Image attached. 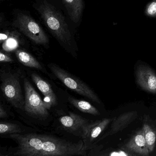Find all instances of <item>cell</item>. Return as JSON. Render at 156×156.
Instances as JSON below:
<instances>
[{
  "label": "cell",
  "instance_id": "1",
  "mask_svg": "<svg viewBox=\"0 0 156 156\" xmlns=\"http://www.w3.org/2000/svg\"><path fill=\"white\" fill-rule=\"evenodd\" d=\"M18 146L9 155L15 156H86L83 139L71 142L45 134H10Z\"/></svg>",
  "mask_w": 156,
  "mask_h": 156
},
{
  "label": "cell",
  "instance_id": "2",
  "mask_svg": "<svg viewBox=\"0 0 156 156\" xmlns=\"http://www.w3.org/2000/svg\"><path fill=\"white\" fill-rule=\"evenodd\" d=\"M19 72L1 69V89L6 100L15 108L24 110L25 99L23 95Z\"/></svg>",
  "mask_w": 156,
  "mask_h": 156
},
{
  "label": "cell",
  "instance_id": "3",
  "mask_svg": "<svg viewBox=\"0 0 156 156\" xmlns=\"http://www.w3.org/2000/svg\"><path fill=\"white\" fill-rule=\"evenodd\" d=\"M46 26L52 33L64 44H69L71 35L68 26L62 14L46 2L38 9Z\"/></svg>",
  "mask_w": 156,
  "mask_h": 156
},
{
  "label": "cell",
  "instance_id": "4",
  "mask_svg": "<svg viewBox=\"0 0 156 156\" xmlns=\"http://www.w3.org/2000/svg\"><path fill=\"white\" fill-rule=\"evenodd\" d=\"M48 67L54 75L66 87L80 95L85 97L96 103L101 104V101L95 93L84 82L55 64H49Z\"/></svg>",
  "mask_w": 156,
  "mask_h": 156
},
{
  "label": "cell",
  "instance_id": "5",
  "mask_svg": "<svg viewBox=\"0 0 156 156\" xmlns=\"http://www.w3.org/2000/svg\"><path fill=\"white\" fill-rule=\"evenodd\" d=\"M24 89V111L31 116L39 119H45L49 116L48 109L38 93L26 78L23 79Z\"/></svg>",
  "mask_w": 156,
  "mask_h": 156
},
{
  "label": "cell",
  "instance_id": "6",
  "mask_svg": "<svg viewBox=\"0 0 156 156\" xmlns=\"http://www.w3.org/2000/svg\"><path fill=\"white\" fill-rule=\"evenodd\" d=\"M14 23L20 31L35 43L45 44L49 42V39L41 27L30 16L19 14Z\"/></svg>",
  "mask_w": 156,
  "mask_h": 156
},
{
  "label": "cell",
  "instance_id": "7",
  "mask_svg": "<svg viewBox=\"0 0 156 156\" xmlns=\"http://www.w3.org/2000/svg\"><path fill=\"white\" fill-rule=\"evenodd\" d=\"M59 121L64 129L76 136L84 138L91 123L80 115L71 112L69 115L61 117Z\"/></svg>",
  "mask_w": 156,
  "mask_h": 156
},
{
  "label": "cell",
  "instance_id": "8",
  "mask_svg": "<svg viewBox=\"0 0 156 156\" xmlns=\"http://www.w3.org/2000/svg\"><path fill=\"white\" fill-rule=\"evenodd\" d=\"M138 85L144 91L156 94V74L154 71L145 66H140L136 71Z\"/></svg>",
  "mask_w": 156,
  "mask_h": 156
},
{
  "label": "cell",
  "instance_id": "9",
  "mask_svg": "<svg viewBox=\"0 0 156 156\" xmlns=\"http://www.w3.org/2000/svg\"><path fill=\"white\" fill-rule=\"evenodd\" d=\"M32 79L44 96V103L47 109L56 104V96L51 85L35 73H32Z\"/></svg>",
  "mask_w": 156,
  "mask_h": 156
},
{
  "label": "cell",
  "instance_id": "10",
  "mask_svg": "<svg viewBox=\"0 0 156 156\" xmlns=\"http://www.w3.org/2000/svg\"><path fill=\"white\" fill-rule=\"evenodd\" d=\"M113 119L105 118L92 123L89 126L87 134L83 139L84 149L86 151L92 148V143L101 134Z\"/></svg>",
  "mask_w": 156,
  "mask_h": 156
},
{
  "label": "cell",
  "instance_id": "11",
  "mask_svg": "<svg viewBox=\"0 0 156 156\" xmlns=\"http://www.w3.org/2000/svg\"><path fill=\"white\" fill-rule=\"evenodd\" d=\"M129 151L139 155L148 156L149 151L144 136V130L142 129L137 132L126 145Z\"/></svg>",
  "mask_w": 156,
  "mask_h": 156
},
{
  "label": "cell",
  "instance_id": "12",
  "mask_svg": "<svg viewBox=\"0 0 156 156\" xmlns=\"http://www.w3.org/2000/svg\"><path fill=\"white\" fill-rule=\"evenodd\" d=\"M137 115L136 111H130L119 116L113 119L109 134L114 135L123 130L136 118Z\"/></svg>",
  "mask_w": 156,
  "mask_h": 156
},
{
  "label": "cell",
  "instance_id": "13",
  "mask_svg": "<svg viewBox=\"0 0 156 156\" xmlns=\"http://www.w3.org/2000/svg\"><path fill=\"white\" fill-rule=\"evenodd\" d=\"M70 18L75 23L80 20L83 9V0H63Z\"/></svg>",
  "mask_w": 156,
  "mask_h": 156
},
{
  "label": "cell",
  "instance_id": "14",
  "mask_svg": "<svg viewBox=\"0 0 156 156\" xmlns=\"http://www.w3.org/2000/svg\"><path fill=\"white\" fill-rule=\"evenodd\" d=\"M16 55L19 62L25 66L35 68L44 72L41 64L27 52L23 50H18L16 51Z\"/></svg>",
  "mask_w": 156,
  "mask_h": 156
},
{
  "label": "cell",
  "instance_id": "15",
  "mask_svg": "<svg viewBox=\"0 0 156 156\" xmlns=\"http://www.w3.org/2000/svg\"><path fill=\"white\" fill-rule=\"evenodd\" d=\"M68 99L71 105L83 113H87L94 115H100L99 111L87 101L77 99L72 97H69Z\"/></svg>",
  "mask_w": 156,
  "mask_h": 156
},
{
  "label": "cell",
  "instance_id": "16",
  "mask_svg": "<svg viewBox=\"0 0 156 156\" xmlns=\"http://www.w3.org/2000/svg\"><path fill=\"white\" fill-rule=\"evenodd\" d=\"M144 136L150 152H152L154 150L156 144V136L152 129L149 125L144 124L143 127Z\"/></svg>",
  "mask_w": 156,
  "mask_h": 156
},
{
  "label": "cell",
  "instance_id": "17",
  "mask_svg": "<svg viewBox=\"0 0 156 156\" xmlns=\"http://www.w3.org/2000/svg\"><path fill=\"white\" fill-rule=\"evenodd\" d=\"M0 123V133L2 135L19 134L22 132L20 127L17 124L7 122Z\"/></svg>",
  "mask_w": 156,
  "mask_h": 156
},
{
  "label": "cell",
  "instance_id": "18",
  "mask_svg": "<svg viewBox=\"0 0 156 156\" xmlns=\"http://www.w3.org/2000/svg\"><path fill=\"white\" fill-rule=\"evenodd\" d=\"M145 13L149 17H156V0H152L147 6Z\"/></svg>",
  "mask_w": 156,
  "mask_h": 156
},
{
  "label": "cell",
  "instance_id": "19",
  "mask_svg": "<svg viewBox=\"0 0 156 156\" xmlns=\"http://www.w3.org/2000/svg\"><path fill=\"white\" fill-rule=\"evenodd\" d=\"M0 62H12L13 60L8 55L1 52L0 53Z\"/></svg>",
  "mask_w": 156,
  "mask_h": 156
},
{
  "label": "cell",
  "instance_id": "20",
  "mask_svg": "<svg viewBox=\"0 0 156 156\" xmlns=\"http://www.w3.org/2000/svg\"><path fill=\"white\" fill-rule=\"evenodd\" d=\"M8 115L7 111L3 107L2 104L0 105V118L1 119H4L8 117Z\"/></svg>",
  "mask_w": 156,
  "mask_h": 156
},
{
  "label": "cell",
  "instance_id": "21",
  "mask_svg": "<svg viewBox=\"0 0 156 156\" xmlns=\"http://www.w3.org/2000/svg\"><path fill=\"white\" fill-rule=\"evenodd\" d=\"M127 154L124 151H120L119 152H112L110 154V156H127Z\"/></svg>",
  "mask_w": 156,
  "mask_h": 156
},
{
  "label": "cell",
  "instance_id": "22",
  "mask_svg": "<svg viewBox=\"0 0 156 156\" xmlns=\"http://www.w3.org/2000/svg\"><path fill=\"white\" fill-rule=\"evenodd\" d=\"M1 35V38H0V40L2 41H5V40H7L8 38V35H7V34H0Z\"/></svg>",
  "mask_w": 156,
  "mask_h": 156
}]
</instances>
